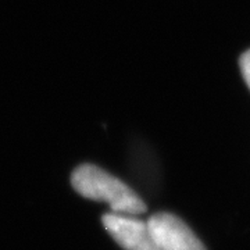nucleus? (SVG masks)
Wrapping results in <instances>:
<instances>
[{
    "label": "nucleus",
    "instance_id": "1",
    "mask_svg": "<svg viewBox=\"0 0 250 250\" xmlns=\"http://www.w3.org/2000/svg\"><path fill=\"white\" fill-rule=\"evenodd\" d=\"M71 185L81 196L107 203L118 214L136 215L146 211V205L134 192L110 172L93 164H82L71 175Z\"/></svg>",
    "mask_w": 250,
    "mask_h": 250
},
{
    "label": "nucleus",
    "instance_id": "2",
    "mask_svg": "<svg viewBox=\"0 0 250 250\" xmlns=\"http://www.w3.org/2000/svg\"><path fill=\"white\" fill-rule=\"evenodd\" d=\"M147 225L160 250H206L193 231L177 215L159 213L147 220Z\"/></svg>",
    "mask_w": 250,
    "mask_h": 250
},
{
    "label": "nucleus",
    "instance_id": "3",
    "mask_svg": "<svg viewBox=\"0 0 250 250\" xmlns=\"http://www.w3.org/2000/svg\"><path fill=\"white\" fill-rule=\"evenodd\" d=\"M102 221L110 236L124 250H160L147 221L143 223L134 215L118 213L104 214Z\"/></svg>",
    "mask_w": 250,
    "mask_h": 250
},
{
    "label": "nucleus",
    "instance_id": "4",
    "mask_svg": "<svg viewBox=\"0 0 250 250\" xmlns=\"http://www.w3.org/2000/svg\"><path fill=\"white\" fill-rule=\"evenodd\" d=\"M239 67H241L243 80H245L246 85L249 86V89H250V50H248L246 53H243L241 56Z\"/></svg>",
    "mask_w": 250,
    "mask_h": 250
}]
</instances>
